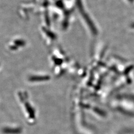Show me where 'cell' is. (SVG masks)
I'll return each instance as SVG.
<instances>
[{
  "label": "cell",
  "mask_w": 134,
  "mask_h": 134,
  "mask_svg": "<svg viewBox=\"0 0 134 134\" xmlns=\"http://www.w3.org/2000/svg\"><path fill=\"white\" fill-rule=\"evenodd\" d=\"M14 43L15 44L14 45H15L17 47H18L19 46H20L21 45H23V41H21L20 40H18V39L15 40L14 42Z\"/></svg>",
  "instance_id": "2"
},
{
  "label": "cell",
  "mask_w": 134,
  "mask_h": 134,
  "mask_svg": "<svg viewBox=\"0 0 134 134\" xmlns=\"http://www.w3.org/2000/svg\"><path fill=\"white\" fill-rule=\"evenodd\" d=\"M20 130L19 128L5 127L3 129V132L5 134H18Z\"/></svg>",
  "instance_id": "1"
}]
</instances>
